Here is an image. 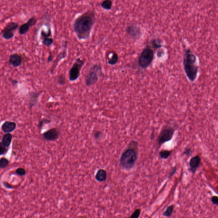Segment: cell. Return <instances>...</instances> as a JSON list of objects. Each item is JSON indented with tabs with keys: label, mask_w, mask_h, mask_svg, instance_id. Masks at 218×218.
<instances>
[{
	"label": "cell",
	"mask_w": 218,
	"mask_h": 218,
	"mask_svg": "<svg viewBox=\"0 0 218 218\" xmlns=\"http://www.w3.org/2000/svg\"><path fill=\"white\" fill-rule=\"evenodd\" d=\"M96 21V13L94 10H87L78 16L72 26L77 38L81 41L88 39Z\"/></svg>",
	"instance_id": "6da1fadb"
},
{
	"label": "cell",
	"mask_w": 218,
	"mask_h": 218,
	"mask_svg": "<svg viewBox=\"0 0 218 218\" xmlns=\"http://www.w3.org/2000/svg\"><path fill=\"white\" fill-rule=\"evenodd\" d=\"M138 158V143L131 141L128 148L122 154L120 159V166L127 170H130L135 166Z\"/></svg>",
	"instance_id": "7a4b0ae2"
},
{
	"label": "cell",
	"mask_w": 218,
	"mask_h": 218,
	"mask_svg": "<svg viewBox=\"0 0 218 218\" xmlns=\"http://www.w3.org/2000/svg\"><path fill=\"white\" fill-rule=\"evenodd\" d=\"M197 58L195 55L188 49L185 51L184 56V69L186 76L191 82L195 81L198 71Z\"/></svg>",
	"instance_id": "3957f363"
},
{
	"label": "cell",
	"mask_w": 218,
	"mask_h": 218,
	"mask_svg": "<svg viewBox=\"0 0 218 218\" xmlns=\"http://www.w3.org/2000/svg\"><path fill=\"white\" fill-rule=\"evenodd\" d=\"M103 76L101 65L100 64H93L90 66L84 78L86 86H93L98 82L100 78Z\"/></svg>",
	"instance_id": "277c9868"
},
{
	"label": "cell",
	"mask_w": 218,
	"mask_h": 218,
	"mask_svg": "<svg viewBox=\"0 0 218 218\" xmlns=\"http://www.w3.org/2000/svg\"><path fill=\"white\" fill-rule=\"evenodd\" d=\"M84 58L79 57L76 58L69 72V79L71 82H75L81 75L82 69L85 64Z\"/></svg>",
	"instance_id": "5b68a950"
},
{
	"label": "cell",
	"mask_w": 218,
	"mask_h": 218,
	"mask_svg": "<svg viewBox=\"0 0 218 218\" xmlns=\"http://www.w3.org/2000/svg\"><path fill=\"white\" fill-rule=\"evenodd\" d=\"M153 58V50L148 46L143 50L139 57V65L142 69L147 68L152 63Z\"/></svg>",
	"instance_id": "8992f818"
},
{
	"label": "cell",
	"mask_w": 218,
	"mask_h": 218,
	"mask_svg": "<svg viewBox=\"0 0 218 218\" xmlns=\"http://www.w3.org/2000/svg\"><path fill=\"white\" fill-rule=\"evenodd\" d=\"M176 129L174 127L167 126L161 130L158 138V143L159 146L168 142L173 138Z\"/></svg>",
	"instance_id": "52a82bcc"
},
{
	"label": "cell",
	"mask_w": 218,
	"mask_h": 218,
	"mask_svg": "<svg viewBox=\"0 0 218 218\" xmlns=\"http://www.w3.org/2000/svg\"><path fill=\"white\" fill-rule=\"evenodd\" d=\"M18 26V23L16 22H10L8 23L2 31V35L4 39L9 40L13 38L14 35V32L17 29Z\"/></svg>",
	"instance_id": "ba28073f"
},
{
	"label": "cell",
	"mask_w": 218,
	"mask_h": 218,
	"mask_svg": "<svg viewBox=\"0 0 218 218\" xmlns=\"http://www.w3.org/2000/svg\"><path fill=\"white\" fill-rule=\"evenodd\" d=\"M63 48L60 52L59 54L57 56L53 64L50 69V73L53 74L56 68L57 67L61 60L65 59L68 55V41H65L63 42Z\"/></svg>",
	"instance_id": "9c48e42d"
},
{
	"label": "cell",
	"mask_w": 218,
	"mask_h": 218,
	"mask_svg": "<svg viewBox=\"0 0 218 218\" xmlns=\"http://www.w3.org/2000/svg\"><path fill=\"white\" fill-rule=\"evenodd\" d=\"M43 136L47 141H55L59 137V132L58 129L56 128H51L44 132Z\"/></svg>",
	"instance_id": "30bf717a"
},
{
	"label": "cell",
	"mask_w": 218,
	"mask_h": 218,
	"mask_svg": "<svg viewBox=\"0 0 218 218\" xmlns=\"http://www.w3.org/2000/svg\"><path fill=\"white\" fill-rule=\"evenodd\" d=\"M127 33L134 39H139L141 35V31L139 28L135 25L128 26L126 30Z\"/></svg>",
	"instance_id": "8fae6325"
},
{
	"label": "cell",
	"mask_w": 218,
	"mask_h": 218,
	"mask_svg": "<svg viewBox=\"0 0 218 218\" xmlns=\"http://www.w3.org/2000/svg\"><path fill=\"white\" fill-rule=\"evenodd\" d=\"M201 163V158L198 155H195L190 159L189 170L192 174H195Z\"/></svg>",
	"instance_id": "7c38bea8"
},
{
	"label": "cell",
	"mask_w": 218,
	"mask_h": 218,
	"mask_svg": "<svg viewBox=\"0 0 218 218\" xmlns=\"http://www.w3.org/2000/svg\"><path fill=\"white\" fill-rule=\"evenodd\" d=\"M22 59L20 55L18 54L14 53L10 55L9 58V63L13 68L19 67L22 63Z\"/></svg>",
	"instance_id": "4fadbf2b"
},
{
	"label": "cell",
	"mask_w": 218,
	"mask_h": 218,
	"mask_svg": "<svg viewBox=\"0 0 218 218\" xmlns=\"http://www.w3.org/2000/svg\"><path fill=\"white\" fill-rule=\"evenodd\" d=\"M43 91L39 92H32L30 94L29 106L30 108H32L38 104L39 98Z\"/></svg>",
	"instance_id": "5bb4252c"
},
{
	"label": "cell",
	"mask_w": 218,
	"mask_h": 218,
	"mask_svg": "<svg viewBox=\"0 0 218 218\" xmlns=\"http://www.w3.org/2000/svg\"><path fill=\"white\" fill-rule=\"evenodd\" d=\"M16 126V124L14 122L6 121L2 125L1 129L4 133H10L15 130Z\"/></svg>",
	"instance_id": "9a60e30c"
},
{
	"label": "cell",
	"mask_w": 218,
	"mask_h": 218,
	"mask_svg": "<svg viewBox=\"0 0 218 218\" xmlns=\"http://www.w3.org/2000/svg\"><path fill=\"white\" fill-rule=\"evenodd\" d=\"M110 55V56H108L107 62L110 66H114L117 64L119 61V56L115 52H111Z\"/></svg>",
	"instance_id": "2e32d148"
},
{
	"label": "cell",
	"mask_w": 218,
	"mask_h": 218,
	"mask_svg": "<svg viewBox=\"0 0 218 218\" xmlns=\"http://www.w3.org/2000/svg\"><path fill=\"white\" fill-rule=\"evenodd\" d=\"M95 177L98 181L101 182L104 181L107 179V172L104 169H100L96 174Z\"/></svg>",
	"instance_id": "e0dca14e"
},
{
	"label": "cell",
	"mask_w": 218,
	"mask_h": 218,
	"mask_svg": "<svg viewBox=\"0 0 218 218\" xmlns=\"http://www.w3.org/2000/svg\"><path fill=\"white\" fill-rule=\"evenodd\" d=\"M13 136L10 133H6L3 136L1 142L6 147H9L12 142Z\"/></svg>",
	"instance_id": "ac0fdd59"
},
{
	"label": "cell",
	"mask_w": 218,
	"mask_h": 218,
	"mask_svg": "<svg viewBox=\"0 0 218 218\" xmlns=\"http://www.w3.org/2000/svg\"><path fill=\"white\" fill-rule=\"evenodd\" d=\"M113 4L112 0H104L101 4V6L104 10H110L112 8Z\"/></svg>",
	"instance_id": "d6986e66"
},
{
	"label": "cell",
	"mask_w": 218,
	"mask_h": 218,
	"mask_svg": "<svg viewBox=\"0 0 218 218\" xmlns=\"http://www.w3.org/2000/svg\"><path fill=\"white\" fill-rule=\"evenodd\" d=\"M30 27L29 24L27 22L21 25L19 28V32L20 35H23L26 34L28 31Z\"/></svg>",
	"instance_id": "ffe728a7"
},
{
	"label": "cell",
	"mask_w": 218,
	"mask_h": 218,
	"mask_svg": "<svg viewBox=\"0 0 218 218\" xmlns=\"http://www.w3.org/2000/svg\"><path fill=\"white\" fill-rule=\"evenodd\" d=\"M171 154V151L168 150H162L159 153V156L160 158L162 159H167L170 155Z\"/></svg>",
	"instance_id": "44dd1931"
},
{
	"label": "cell",
	"mask_w": 218,
	"mask_h": 218,
	"mask_svg": "<svg viewBox=\"0 0 218 218\" xmlns=\"http://www.w3.org/2000/svg\"><path fill=\"white\" fill-rule=\"evenodd\" d=\"M174 209V205H171L167 207L166 210H165V212L163 213V215L165 217H171L173 214V212Z\"/></svg>",
	"instance_id": "7402d4cb"
},
{
	"label": "cell",
	"mask_w": 218,
	"mask_h": 218,
	"mask_svg": "<svg viewBox=\"0 0 218 218\" xmlns=\"http://www.w3.org/2000/svg\"><path fill=\"white\" fill-rule=\"evenodd\" d=\"M42 43L45 46H47V47H50L53 44L54 39L52 37L45 38V39H43Z\"/></svg>",
	"instance_id": "603a6c76"
},
{
	"label": "cell",
	"mask_w": 218,
	"mask_h": 218,
	"mask_svg": "<svg viewBox=\"0 0 218 218\" xmlns=\"http://www.w3.org/2000/svg\"><path fill=\"white\" fill-rule=\"evenodd\" d=\"M41 34V36L43 39H45V38H51L52 36V32L51 27H49L47 32L44 31V30H42Z\"/></svg>",
	"instance_id": "cb8c5ba5"
},
{
	"label": "cell",
	"mask_w": 218,
	"mask_h": 218,
	"mask_svg": "<svg viewBox=\"0 0 218 218\" xmlns=\"http://www.w3.org/2000/svg\"><path fill=\"white\" fill-rule=\"evenodd\" d=\"M57 83L60 86L65 85L66 84V77L64 74H61L58 75L57 78Z\"/></svg>",
	"instance_id": "d4e9b609"
},
{
	"label": "cell",
	"mask_w": 218,
	"mask_h": 218,
	"mask_svg": "<svg viewBox=\"0 0 218 218\" xmlns=\"http://www.w3.org/2000/svg\"><path fill=\"white\" fill-rule=\"evenodd\" d=\"M9 161L6 158L3 157L0 159V168H5L9 165Z\"/></svg>",
	"instance_id": "484cf974"
},
{
	"label": "cell",
	"mask_w": 218,
	"mask_h": 218,
	"mask_svg": "<svg viewBox=\"0 0 218 218\" xmlns=\"http://www.w3.org/2000/svg\"><path fill=\"white\" fill-rule=\"evenodd\" d=\"M37 18L36 17L32 16V17L30 18L28 21H27L28 23L29 24L30 27H32L36 25L37 22Z\"/></svg>",
	"instance_id": "4316f807"
},
{
	"label": "cell",
	"mask_w": 218,
	"mask_h": 218,
	"mask_svg": "<svg viewBox=\"0 0 218 218\" xmlns=\"http://www.w3.org/2000/svg\"><path fill=\"white\" fill-rule=\"evenodd\" d=\"M141 213V210L140 209H136L135 210L134 213H132L130 218H138L140 217Z\"/></svg>",
	"instance_id": "83f0119b"
},
{
	"label": "cell",
	"mask_w": 218,
	"mask_h": 218,
	"mask_svg": "<svg viewBox=\"0 0 218 218\" xmlns=\"http://www.w3.org/2000/svg\"><path fill=\"white\" fill-rule=\"evenodd\" d=\"M50 122H51V120H50V119H42L39 122V125H38V127L40 129H41L44 125L45 124L49 123Z\"/></svg>",
	"instance_id": "f1b7e54d"
},
{
	"label": "cell",
	"mask_w": 218,
	"mask_h": 218,
	"mask_svg": "<svg viewBox=\"0 0 218 218\" xmlns=\"http://www.w3.org/2000/svg\"><path fill=\"white\" fill-rule=\"evenodd\" d=\"M7 147L4 146L2 142H0V155L5 154L7 151Z\"/></svg>",
	"instance_id": "f546056e"
},
{
	"label": "cell",
	"mask_w": 218,
	"mask_h": 218,
	"mask_svg": "<svg viewBox=\"0 0 218 218\" xmlns=\"http://www.w3.org/2000/svg\"><path fill=\"white\" fill-rule=\"evenodd\" d=\"M192 149L190 148H188V147H186L185 148L184 150V151L183 152V154L184 155H186V156L188 157H190L192 153Z\"/></svg>",
	"instance_id": "4dcf8cb0"
},
{
	"label": "cell",
	"mask_w": 218,
	"mask_h": 218,
	"mask_svg": "<svg viewBox=\"0 0 218 218\" xmlns=\"http://www.w3.org/2000/svg\"><path fill=\"white\" fill-rule=\"evenodd\" d=\"M16 174L20 176H25L26 174V170L23 168H18L15 171Z\"/></svg>",
	"instance_id": "1f68e13d"
},
{
	"label": "cell",
	"mask_w": 218,
	"mask_h": 218,
	"mask_svg": "<svg viewBox=\"0 0 218 218\" xmlns=\"http://www.w3.org/2000/svg\"><path fill=\"white\" fill-rule=\"evenodd\" d=\"M152 44L153 46L155 49H159L161 47V45L158 42L157 40H154L152 42Z\"/></svg>",
	"instance_id": "d6a6232c"
},
{
	"label": "cell",
	"mask_w": 218,
	"mask_h": 218,
	"mask_svg": "<svg viewBox=\"0 0 218 218\" xmlns=\"http://www.w3.org/2000/svg\"><path fill=\"white\" fill-rule=\"evenodd\" d=\"M177 167L175 166L173 167V168L171 169V171H170L169 173V175L168 178H170L172 177L175 174V173L177 172Z\"/></svg>",
	"instance_id": "836d02e7"
},
{
	"label": "cell",
	"mask_w": 218,
	"mask_h": 218,
	"mask_svg": "<svg viewBox=\"0 0 218 218\" xmlns=\"http://www.w3.org/2000/svg\"><path fill=\"white\" fill-rule=\"evenodd\" d=\"M211 202H212V203L214 205H216L218 206V197L217 196H212L211 198Z\"/></svg>",
	"instance_id": "e575fe53"
},
{
	"label": "cell",
	"mask_w": 218,
	"mask_h": 218,
	"mask_svg": "<svg viewBox=\"0 0 218 218\" xmlns=\"http://www.w3.org/2000/svg\"><path fill=\"white\" fill-rule=\"evenodd\" d=\"M101 135V133L100 131H97L95 132L94 134V137L96 138L97 139L100 137Z\"/></svg>",
	"instance_id": "d590c367"
},
{
	"label": "cell",
	"mask_w": 218,
	"mask_h": 218,
	"mask_svg": "<svg viewBox=\"0 0 218 218\" xmlns=\"http://www.w3.org/2000/svg\"><path fill=\"white\" fill-rule=\"evenodd\" d=\"M53 56H52V55L51 54H50L49 55L48 58H47V62H48V63H50V62H52V60H53Z\"/></svg>",
	"instance_id": "8d00e7d4"
}]
</instances>
